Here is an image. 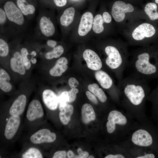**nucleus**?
<instances>
[{
	"label": "nucleus",
	"instance_id": "nucleus-1",
	"mask_svg": "<svg viewBox=\"0 0 158 158\" xmlns=\"http://www.w3.org/2000/svg\"><path fill=\"white\" fill-rule=\"evenodd\" d=\"M147 81L131 73L119 82V90L125 101L134 106L142 104L150 90Z\"/></svg>",
	"mask_w": 158,
	"mask_h": 158
},
{
	"label": "nucleus",
	"instance_id": "nucleus-2",
	"mask_svg": "<svg viewBox=\"0 0 158 158\" xmlns=\"http://www.w3.org/2000/svg\"><path fill=\"white\" fill-rule=\"evenodd\" d=\"M147 51L135 55L129 65L132 73L147 81L158 79V54Z\"/></svg>",
	"mask_w": 158,
	"mask_h": 158
},
{
	"label": "nucleus",
	"instance_id": "nucleus-3",
	"mask_svg": "<svg viewBox=\"0 0 158 158\" xmlns=\"http://www.w3.org/2000/svg\"><path fill=\"white\" fill-rule=\"evenodd\" d=\"M4 9L8 20L16 26H21L24 25L25 22V16L13 2H6L4 6Z\"/></svg>",
	"mask_w": 158,
	"mask_h": 158
},
{
	"label": "nucleus",
	"instance_id": "nucleus-4",
	"mask_svg": "<svg viewBox=\"0 0 158 158\" xmlns=\"http://www.w3.org/2000/svg\"><path fill=\"white\" fill-rule=\"evenodd\" d=\"M133 10L134 8L131 4H126L121 1H117L112 6L111 14L116 21L121 22L124 19L126 13L131 12Z\"/></svg>",
	"mask_w": 158,
	"mask_h": 158
},
{
	"label": "nucleus",
	"instance_id": "nucleus-5",
	"mask_svg": "<svg viewBox=\"0 0 158 158\" xmlns=\"http://www.w3.org/2000/svg\"><path fill=\"white\" fill-rule=\"evenodd\" d=\"M107 123V130L109 133H113L116 128V124L124 125L127 123L126 116L117 110L111 111L109 113Z\"/></svg>",
	"mask_w": 158,
	"mask_h": 158
},
{
	"label": "nucleus",
	"instance_id": "nucleus-6",
	"mask_svg": "<svg viewBox=\"0 0 158 158\" xmlns=\"http://www.w3.org/2000/svg\"><path fill=\"white\" fill-rule=\"evenodd\" d=\"M155 32V29L152 25L145 23L139 25L134 30L132 36L135 40L140 41L145 37H151Z\"/></svg>",
	"mask_w": 158,
	"mask_h": 158
},
{
	"label": "nucleus",
	"instance_id": "nucleus-7",
	"mask_svg": "<svg viewBox=\"0 0 158 158\" xmlns=\"http://www.w3.org/2000/svg\"><path fill=\"white\" fill-rule=\"evenodd\" d=\"M132 141L135 145L142 147H148L153 143V139L151 135L147 130L139 129L133 134Z\"/></svg>",
	"mask_w": 158,
	"mask_h": 158
},
{
	"label": "nucleus",
	"instance_id": "nucleus-8",
	"mask_svg": "<svg viewBox=\"0 0 158 158\" xmlns=\"http://www.w3.org/2000/svg\"><path fill=\"white\" fill-rule=\"evenodd\" d=\"M38 28L41 34L44 37L53 36L55 31L54 25L49 17L46 14H43L39 18Z\"/></svg>",
	"mask_w": 158,
	"mask_h": 158
},
{
	"label": "nucleus",
	"instance_id": "nucleus-9",
	"mask_svg": "<svg viewBox=\"0 0 158 158\" xmlns=\"http://www.w3.org/2000/svg\"><path fill=\"white\" fill-rule=\"evenodd\" d=\"M56 138L55 133L51 132L48 129H42L33 134L30 137V140L34 144H39L53 142Z\"/></svg>",
	"mask_w": 158,
	"mask_h": 158
},
{
	"label": "nucleus",
	"instance_id": "nucleus-10",
	"mask_svg": "<svg viewBox=\"0 0 158 158\" xmlns=\"http://www.w3.org/2000/svg\"><path fill=\"white\" fill-rule=\"evenodd\" d=\"M83 57L89 69L94 70H100L102 68V61L98 55L93 51L89 49L83 52Z\"/></svg>",
	"mask_w": 158,
	"mask_h": 158
},
{
	"label": "nucleus",
	"instance_id": "nucleus-11",
	"mask_svg": "<svg viewBox=\"0 0 158 158\" xmlns=\"http://www.w3.org/2000/svg\"><path fill=\"white\" fill-rule=\"evenodd\" d=\"M44 111L40 102L38 100H32L29 105L26 114L28 119L32 121L42 117Z\"/></svg>",
	"mask_w": 158,
	"mask_h": 158
},
{
	"label": "nucleus",
	"instance_id": "nucleus-12",
	"mask_svg": "<svg viewBox=\"0 0 158 158\" xmlns=\"http://www.w3.org/2000/svg\"><path fill=\"white\" fill-rule=\"evenodd\" d=\"M93 21V17L91 13L87 12L83 14L78 28L79 35L85 36L90 31L92 27Z\"/></svg>",
	"mask_w": 158,
	"mask_h": 158
},
{
	"label": "nucleus",
	"instance_id": "nucleus-13",
	"mask_svg": "<svg viewBox=\"0 0 158 158\" xmlns=\"http://www.w3.org/2000/svg\"><path fill=\"white\" fill-rule=\"evenodd\" d=\"M10 65L14 72L21 75L25 74L27 70L23 64L20 51H16L13 53L10 59Z\"/></svg>",
	"mask_w": 158,
	"mask_h": 158
},
{
	"label": "nucleus",
	"instance_id": "nucleus-14",
	"mask_svg": "<svg viewBox=\"0 0 158 158\" xmlns=\"http://www.w3.org/2000/svg\"><path fill=\"white\" fill-rule=\"evenodd\" d=\"M19 116H12L8 120L4 132V135L8 140L12 139L16 134L20 124Z\"/></svg>",
	"mask_w": 158,
	"mask_h": 158
},
{
	"label": "nucleus",
	"instance_id": "nucleus-15",
	"mask_svg": "<svg viewBox=\"0 0 158 158\" xmlns=\"http://www.w3.org/2000/svg\"><path fill=\"white\" fill-rule=\"evenodd\" d=\"M27 102L25 95H19L14 101L9 109V113L12 116H19L23 112Z\"/></svg>",
	"mask_w": 158,
	"mask_h": 158
},
{
	"label": "nucleus",
	"instance_id": "nucleus-16",
	"mask_svg": "<svg viewBox=\"0 0 158 158\" xmlns=\"http://www.w3.org/2000/svg\"><path fill=\"white\" fill-rule=\"evenodd\" d=\"M42 97L44 103L49 109L54 110L57 109L59 104L58 98L52 90L49 89L44 90Z\"/></svg>",
	"mask_w": 158,
	"mask_h": 158
},
{
	"label": "nucleus",
	"instance_id": "nucleus-17",
	"mask_svg": "<svg viewBox=\"0 0 158 158\" xmlns=\"http://www.w3.org/2000/svg\"><path fill=\"white\" fill-rule=\"evenodd\" d=\"M68 63L67 59L66 57H62L59 58L55 65L50 69V75L53 77L60 76L67 69Z\"/></svg>",
	"mask_w": 158,
	"mask_h": 158
},
{
	"label": "nucleus",
	"instance_id": "nucleus-18",
	"mask_svg": "<svg viewBox=\"0 0 158 158\" xmlns=\"http://www.w3.org/2000/svg\"><path fill=\"white\" fill-rule=\"evenodd\" d=\"M95 76L103 88L108 90L114 86L112 79L105 71L101 70L97 71L95 73Z\"/></svg>",
	"mask_w": 158,
	"mask_h": 158
},
{
	"label": "nucleus",
	"instance_id": "nucleus-19",
	"mask_svg": "<svg viewBox=\"0 0 158 158\" xmlns=\"http://www.w3.org/2000/svg\"><path fill=\"white\" fill-rule=\"evenodd\" d=\"M11 76L4 68L0 69V88L3 92H8L11 91L13 85L11 82Z\"/></svg>",
	"mask_w": 158,
	"mask_h": 158
},
{
	"label": "nucleus",
	"instance_id": "nucleus-20",
	"mask_svg": "<svg viewBox=\"0 0 158 158\" xmlns=\"http://www.w3.org/2000/svg\"><path fill=\"white\" fill-rule=\"evenodd\" d=\"M82 119L85 123H87L96 118L95 112L92 106L90 104L86 103L82 107Z\"/></svg>",
	"mask_w": 158,
	"mask_h": 158
},
{
	"label": "nucleus",
	"instance_id": "nucleus-21",
	"mask_svg": "<svg viewBox=\"0 0 158 158\" xmlns=\"http://www.w3.org/2000/svg\"><path fill=\"white\" fill-rule=\"evenodd\" d=\"M16 4L25 16H31L35 13V8L34 6L28 4L26 0H17Z\"/></svg>",
	"mask_w": 158,
	"mask_h": 158
},
{
	"label": "nucleus",
	"instance_id": "nucleus-22",
	"mask_svg": "<svg viewBox=\"0 0 158 158\" xmlns=\"http://www.w3.org/2000/svg\"><path fill=\"white\" fill-rule=\"evenodd\" d=\"M75 13V10L73 7L66 9L61 15L60 21L61 25L65 27L69 25L72 22Z\"/></svg>",
	"mask_w": 158,
	"mask_h": 158
},
{
	"label": "nucleus",
	"instance_id": "nucleus-23",
	"mask_svg": "<svg viewBox=\"0 0 158 158\" xmlns=\"http://www.w3.org/2000/svg\"><path fill=\"white\" fill-rule=\"evenodd\" d=\"M73 111L72 105L67 104L59 113V118L61 122L64 125L67 124L70 120Z\"/></svg>",
	"mask_w": 158,
	"mask_h": 158
},
{
	"label": "nucleus",
	"instance_id": "nucleus-24",
	"mask_svg": "<svg viewBox=\"0 0 158 158\" xmlns=\"http://www.w3.org/2000/svg\"><path fill=\"white\" fill-rule=\"evenodd\" d=\"M88 90L97 96L99 101L102 103L107 100V97L102 89L99 87L96 83L90 84L88 86Z\"/></svg>",
	"mask_w": 158,
	"mask_h": 158
},
{
	"label": "nucleus",
	"instance_id": "nucleus-25",
	"mask_svg": "<svg viewBox=\"0 0 158 158\" xmlns=\"http://www.w3.org/2000/svg\"><path fill=\"white\" fill-rule=\"evenodd\" d=\"M157 6L156 4L150 2L147 4L145 6L144 11L151 20L158 19V12L157 11Z\"/></svg>",
	"mask_w": 158,
	"mask_h": 158
},
{
	"label": "nucleus",
	"instance_id": "nucleus-26",
	"mask_svg": "<svg viewBox=\"0 0 158 158\" xmlns=\"http://www.w3.org/2000/svg\"><path fill=\"white\" fill-rule=\"evenodd\" d=\"M64 51L62 46L61 45L57 46L53 48L52 51L46 52L44 55L45 58L48 60L59 58L63 54Z\"/></svg>",
	"mask_w": 158,
	"mask_h": 158
},
{
	"label": "nucleus",
	"instance_id": "nucleus-27",
	"mask_svg": "<svg viewBox=\"0 0 158 158\" xmlns=\"http://www.w3.org/2000/svg\"><path fill=\"white\" fill-rule=\"evenodd\" d=\"M104 21L102 16L100 14L97 15L93 19L92 29L96 33L102 32L104 30L103 26Z\"/></svg>",
	"mask_w": 158,
	"mask_h": 158
},
{
	"label": "nucleus",
	"instance_id": "nucleus-28",
	"mask_svg": "<svg viewBox=\"0 0 158 158\" xmlns=\"http://www.w3.org/2000/svg\"><path fill=\"white\" fill-rule=\"evenodd\" d=\"M24 65L26 70H29L31 67L32 63L29 58L30 55L28 51L25 47H22L20 50Z\"/></svg>",
	"mask_w": 158,
	"mask_h": 158
},
{
	"label": "nucleus",
	"instance_id": "nucleus-29",
	"mask_svg": "<svg viewBox=\"0 0 158 158\" xmlns=\"http://www.w3.org/2000/svg\"><path fill=\"white\" fill-rule=\"evenodd\" d=\"M22 157L23 158H42L43 156L39 150L31 147L23 153Z\"/></svg>",
	"mask_w": 158,
	"mask_h": 158
},
{
	"label": "nucleus",
	"instance_id": "nucleus-30",
	"mask_svg": "<svg viewBox=\"0 0 158 158\" xmlns=\"http://www.w3.org/2000/svg\"><path fill=\"white\" fill-rule=\"evenodd\" d=\"M9 48L7 42L2 37L0 38V56L1 58H5L8 55Z\"/></svg>",
	"mask_w": 158,
	"mask_h": 158
},
{
	"label": "nucleus",
	"instance_id": "nucleus-31",
	"mask_svg": "<svg viewBox=\"0 0 158 158\" xmlns=\"http://www.w3.org/2000/svg\"><path fill=\"white\" fill-rule=\"evenodd\" d=\"M58 98L59 109L60 110L68 102L69 97L67 91L63 92Z\"/></svg>",
	"mask_w": 158,
	"mask_h": 158
},
{
	"label": "nucleus",
	"instance_id": "nucleus-32",
	"mask_svg": "<svg viewBox=\"0 0 158 158\" xmlns=\"http://www.w3.org/2000/svg\"><path fill=\"white\" fill-rule=\"evenodd\" d=\"M154 106L158 109V84L149 96Z\"/></svg>",
	"mask_w": 158,
	"mask_h": 158
},
{
	"label": "nucleus",
	"instance_id": "nucleus-33",
	"mask_svg": "<svg viewBox=\"0 0 158 158\" xmlns=\"http://www.w3.org/2000/svg\"><path fill=\"white\" fill-rule=\"evenodd\" d=\"M78 92V89L75 88H71L67 91L69 97L68 102H73L75 100L76 97V94Z\"/></svg>",
	"mask_w": 158,
	"mask_h": 158
},
{
	"label": "nucleus",
	"instance_id": "nucleus-34",
	"mask_svg": "<svg viewBox=\"0 0 158 158\" xmlns=\"http://www.w3.org/2000/svg\"><path fill=\"white\" fill-rule=\"evenodd\" d=\"M8 20L6 13L4 9L0 8V24L1 27L4 26Z\"/></svg>",
	"mask_w": 158,
	"mask_h": 158
},
{
	"label": "nucleus",
	"instance_id": "nucleus-35",
	"mask_svg": "<svg viewBox=\"0 0 158 158\" xmlns=\"http://www.w3.org/2000/svg\"><path fill=\"white\" fill-rule=\"evenodd\" d=\"M67 155L66 152L64 150L58 151L54 153L52 158H65Z\"/></svg>",
	"mask_w": 158,
	"mask_h": 158
},
{
	"label": "nucleus",
	"instance_id": "nucleus-36",
	"mask_svg": "<svg viewBox=\"0 0 158 158\" xmlns=\"http://www.w3.org/2000/svg\"><path fill=\"white\" fill-rule=\"evenodd\" d=\"M77 151L78 154V155H75L74 158H86L88 157V153L86 151H83L80 148L78 149Z\"/></svg>",
	"mask_w": 158,
	"mask_h": 158
},
{
	"label": "nucleus",
	"instance_id": "nucleus-37",
	"mask_svg": "<svg viewBox=\"0 0 158 158\" xmlns=\"http://www.w3.org/2000/svg\"><path fill=\"white\" fill-rule=\"evenodd\" d=\"M68 83L71 88H75L79 85L78 81L76 79L73 77H71L69 79Z\"/></svg>",
	"mask_w": 158,
	"mask_h": 158
},
{
	"label": "nucleus",
	"instance_id": "nucleus-38",
	"mask_svg": "<svg viewBox=\"0 0 158 158\" xmlns=\"http://www.w3.org/2000/svg\"><path fill=\"white\" fill-rule=\"evenodd\" d=\"M86 94L88 99L92 102L95 104L98 103V101L95 96L89 91L86 92Z\"/></svg>",
	"mask_w": 158,
	"mask_h": 158
},
{
	"label": "nucleus",
	"instance_id": "nucleus-39",
	"mask_svg": "<svg viewBox=\"0 0 158 158\" xmlns=\"http://www.w3.org/2000/svg\"><path fill=\"white\" fill-rule=\"evenodd\" d=\"M102 18L104 22L106 23H109L111 21L112 19L111 15L107 12H104L102 14Z\"/></svg>",
	"mask_w": 158,
	"mask_h": 158
},
{
	"label": "nucleus",
	"instance_id": "nucleus-40",
	"mask_svg": "<svg viewBox=\"0 0 158 158\" xmlns=\"http://www.w3.org/2000/svg\"><path fill=\"white\" fill-rule=\"evenodd\" d=\"M53 1L55 4L59 7L64 6L67 3L66 0H53Z\"/></svg>",
	"mask_w": 158,
	"mask_h": 158
},
{
	"label": "nucleus",
	"instance_id": "nucleus-41",
	"mask_svg": "<svg viewBox=\"0 0 158 158\" xmlns=\"http://www.w3.org/2000/svg\"><path fill=\"white\" fill-rule=\"evenodd\" d=\"M46 44L48 46L53 48L56 46V45H57L56 41L51 39L48 40Z\"/></svg>",
	"mask_w": 158,
	"mask_h": 158
},
{
	"label": "nucleus",
	"instance_id": "nucleus-42",
	"mask_svg": "<svg viewBox=\"0 0 158 158\" xmlns=\"http://www.w3.org/2000/svg\"><path fill=\"white\" fill-rule=\"evenodd\" d=\"M155 157V154L153 153H148L143 156L137 157L136 158H154Z\"/></svg>",
	"mask_w": 158,
	"mask_h": 158
},
{
	"label": "nucleus",
	"instance_id": "nucleus-43",
	"mask_svg": "<svg viewBox=\"0 0 158 158\" xmlns=\"http://www.w3.org/2000/svg\"><path fill=\"white\" fill-rule=\"evenodd\" d=\"M125 157L121 154L115 155L109 154L106 156L105 158H124Z\"/></svg>",
	"mask_w": 158,
	"mask_h": 158
},
{
	"label": "nucleus",
	"instance_id": "nucleus-44",
	"mask_svg": "<svg viewBox=\"0 0 158 158\" xmlns=\"http://www.w3.org/2000/svg\"><path fill=\"white\" fill-rule=\"evenodd\" d=\"M75 155L71 150H69L67 153V156L68 158H74Z\"/></svg>",
	"mask_w": 158,
	"mask_h": 158
},
{
	"label": "nucleus",
	"instance_id": "nucleus-45",
	"mask_svg": "<svg viewBox=\"0 0 158 158\" xmlns=\"http://www.w3.org/2000/svg\"><path fill=\"white\" fill-rule=\"evenodd\" d=\"M30 60L31 63L33 64H35L37 63V59L35 57H32Z\"/></svg>",
	"mask_w": 158,
	"mask_h": 158
},
{
	"label": "nucleus",
	"instance_id": "nucleus-46",
	"mask_svg": "<svg viewBox=\"0 0 158 158\" xmlns=\"http://www.w3.org/2000/svg\"><path fill=\"white\" fill-rule=\"evenodd\" d=\"M30 54L31 55L32 57H35L37 55V52L34 50L32 51Z\"/></svg>",
	"mask_w": 158,
	"mask_h": 158
},
{
	"label": "nucleus",
	"instance_id": "nucleus-47",
	"mask_svg": "<svg viewBox=\"0 0 158 158\" xmlns=\"http://www.w3.org/2000/svg\"><path fill=\"white\" fill-rule=\"evenodd\" d=\"M88 157L89 158H94V157L93 156H92V155H90V156H88Z\"/></svg>",
	"mask_w": 158,
	"mask_h": 158
},
{
	"label": "nucleus",
	"instance_id": "nucleus-48",
	"mask_svg": "<svg viewBox=\"0 0 158 158\" xmlns=\"http://www.w3.org/2000/svg\"><path fill=\"white\" fill-rule=\"evenodd\" d=\"M155 1L156 3L158 4V0H155Z\"/></svg>",
	"mask_w": 158,
	"mask_h": 158
}]
</instances>
